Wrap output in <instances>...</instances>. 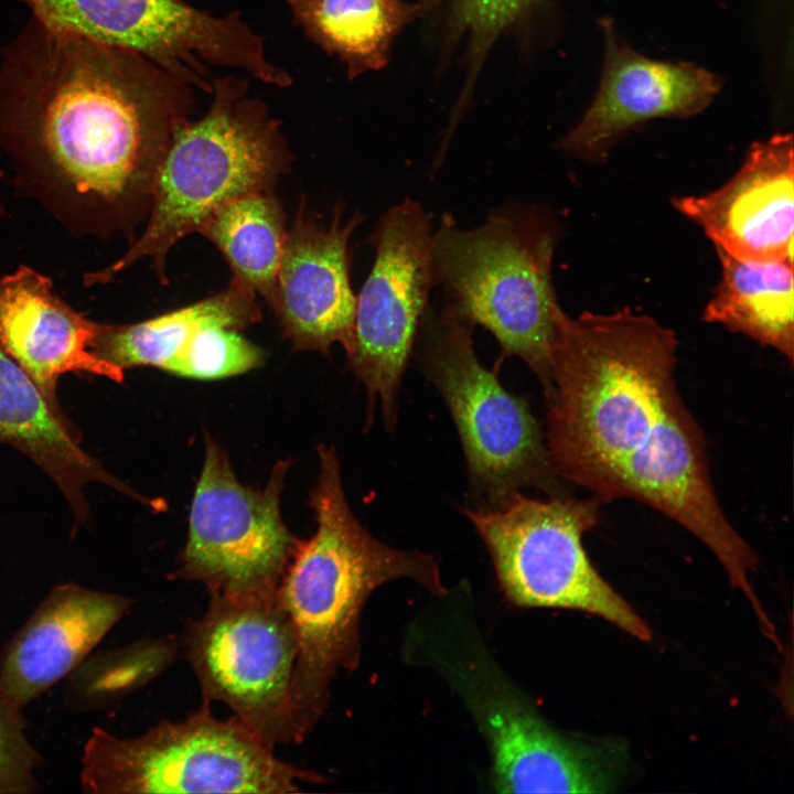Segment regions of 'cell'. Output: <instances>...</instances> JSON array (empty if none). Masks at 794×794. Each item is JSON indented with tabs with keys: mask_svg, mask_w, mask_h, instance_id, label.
<instances>
[{
	"mask_svg": "<svg viewBox=\"0 0 794 794\" xmlns=\"http://www.w3.org/2000/svg\"><path fill=\"white\" fill-rule=\"evenodd\" d=\"M190 109L189 86L143 55L34 18L0 57L13 185L77 238H137Z\"/></svg>",
	"mask_w": 794,
	"mask_h": 794,
	"instance_id": "1",
	"label": "cell"
},
{
	"mask_svg": "<svg viewBox=\"0 0 794 794\" xmlns=\"http://www.w3.org/2000/svg\"><path fill=\"white\" fill-rule=\"evenodd\" d=\"M545 441L558 478L600 503L630 498L706 545L748 599L758 565L710 476L704 431L676 380L675 332L624 308L572 318L557 303Z\"/></svg>",
	"mask_w": 794,
	"mask_h": 794,
	"instance_id": "2",
	"label": "cell"
},
{
	"mask_svg": "<svg viewBox=\"0 0 794 794\" xmlns=\"http://www.w3.org/2000/svg\"><path fill=\"white\" fill-rule=\"evenodd\" d=\"M318 455L310 495L316 529L300 540L278 588L297 640L291 716L298 742L324 715L337 670L356 668L361 614L374 590L407 578L434 596L446 593L432 556L391 547L358 522L345 497L334 448L320 446Z\"/></svg>",
	"mask_w": 794,
	"mask_h": 794,
	"instance_id": "3",
	"label": "cell"
},
{
	"mask_svg": "<svg viewBox=\"0 0 794 794\" xmlns=\"http://www.w3.org/2000/svg\"><path fill=\"white\" fill-rule=\"evenodd\" d=\"M207 112L175 130L159 167L147 226L128 250L107 267L84 275L85 287L109 283L143 258L162 283L165 260L184 236L200 233L207 218L234 198L272 192L289 167L290 153L266 107L234 77L213 81Z\"/></svg>",
	"mask_w": 794,
	"mask_h": 794,
	"instance_id": "4",
	"label": "cell"
},
{
	"mask_svg": "<svg viewBox=\"0 0 794 794\" xmlns=\"http://www.w3.org/2000/svg\"><path fill=\"white\" fill-rule=\"evenodd\" d=\"M558 239L551 215L519 205L491 213L472 229L459 228L446 214L432 234L433 280L443 287L447 304L490 331L504 355L525 362L544 391L558 303L551 280Z\"/></svg>",
	"mask_w": 794,
	"mask_h": 794,
	"instance_id": "5",
	"label": "cell"
},
{
	"mask_svg": "<svg viewBox=\"0 0 794 794\" xmlns=\"http://www.w3.org/2000/svg\"><path fill=\"white\" fill-rule=\"evenodd\" d=\"M210 702L181 722H160L122 739L95 727L81 760L90 794L292 793L321 776L287 764L236 717L222 721Z\"/></svg>",
	"mask_w": 794,
	"mask_h": 794,
	"instance_id": "6",
	"label": "cell"
},
{
	"mask_svg": "<svg viewBox=\"0 0 794 794\" xmlns=\"http://www.w3.org/2000/svg\"><path fill=\"white\" fill-rule=\"evenodd\" d=\"M594 497L543 501L516 493L496 507L463 513L484 541L506 598L522 608L586 611L641 641L652 632L596 570L582 540L600 515Z\"/></svg>",
	"mask_w": 794,
	"mask_h": 794,
	"instance_id": "7",
	"label": "cell"
},
{
	"mask_svg": "<svg viewBox=\"0 0 794 794\" xmlns=\"http://www.w3.org/2000/svg\"><path fill=\"white\" fill-rule=\"evenodd\" d=\"M473 329L446 304L430 322L425 362L457 426L470 485L482 506L496 507L524 486L552 490L558 476L526 401L480 363Z\"/></svg>",
	"mask_w": 794,
	"mask_h": 794,
	"instance_id": "8",
	"label": "cell"
},
{
	"mask_svg": "<svg viewBox=\"0 0 794 794\" xmlns=\"http://www.w3.org/2000/svg\"><path fill=\"white\" fill-rule=\"evenodd\" d=\"M186 658L205 701H221L267 745L298 743L291 716L297 640L278 590L210 593L184 634Z\"/></svg>",
	"mask_w": 794,
	"mask_h": 794,
	"instance_id": "9",
	"label": "cell"
},
{
	"mask_svg": "<svg viewBox=\"0 0 794 794\" xmlns=\"http://www.w3.org/2000/svg\"><path fill=\"white\" fill-rule=\"evenodd\" d=\"M289 466V460H280L265 489L247 487L227 452L205 433L187 540L173 577L204 583L210 593L276 592L300 543L280 514Z\"/></svg>",
	"mask_w": 794,
	"mask_h": 794,
	"instance_id": "10",
	"label": "cell"
},
{
	"mask_svg": "<svg viewBox=\"0 0 794 794\" xmlns=\"http://www.w3.org/2000/svg\"><path fill=\"white\" fill-rule=\"evenodd\" d=\"M49 26L135 51L176 81L211 92L210 66L270 82L276 65L237 12L215 17L183 0H20Z\"/></svg>",
	"mask_w": 794,
	"mask_h": 794,
	"instance_id": "11",
	"label": "cell"
},
{
	"mask_svg": "<svg viewBox=\"0 0 794 794\" xmlns=\"http://www.w3.org/2000/svg\"><path fill=\"white\" fill-rule=\"evenodd\" d=\"M431 216L411 198L385 212L369 236L375 259L360 293L351 342L345 350L364 384L368 422L376 403L393 430L400 383L434 286Z\"/></svg>",
	"mask_w": 794,
	"mask_h": 794,
	"instance_id": "12",
	"label": "cell"
},
{
	"mask_svg": "<svg viewBox=\"0 0 794 794\" xmlns=\"http://www.w3.org/2000/svg\"><path fill=\"white\" fill-rule=\"evenodd\" d=\"M460 679L492 755L500 793H608L623 775L624 752L611 741L569 738L513 690L478 675Z\"/></svg>",
	"mask_w": 794,
	"mask_h": 794,
	"instance_id": "13",
	"label": "cell"
},
{
	"mask_svg": "<svg viewBox=\"0 0 794 794\" xmlns=\"http://www.w3.org/2000/svg\"><path fill=\"white\" fill-rule=\"evenodd\" d=\"M604 64L598 93L578 124L557 147L587 160L605 158L627 131L656 118L689 117L705 110L720 78L688 63L656 61L633 51L612 22H601Z\"/></svg>",
	"mask_w": 794,
	"mask_h": 794,
	"instance_id": "14",
	"label": "cell"
},
{
	"mask_svg": "<svg viewBox=\"0 0 794 794\" xmlns=\"http://www.w3.org/2000/svg\"><path fill=\"white\" fill-rule=\"evenodd\" d=\"M794 163L792 133L752 144L741 167L719 189L674 197L715 248L743 261L793 262Z\"/></svg>",
	"mask_w": 794,
	"mask_h": 794,
	"instance_id": "15",
	"label": "cell"
},
{
	"mask_svg": "<svg viewBox=\"0 0 794 794\" xmlns=\"http://www.w3.org/2000/svg\"><path fill=\"white\" fill-rule=\"evenodd\" d=\"M361 222L358 213L343 221L339 207L328 224L301 210L287 232L270 307L294 351L347 348L356 310L348 242Z\"/></svg>",
	"mask_w": 794,
	"mask_h": 794,
	"instance_id": "16",
	"label": "cell"
},
{
	"mask_svg": "<svg viewBox=\"0 0 794 794\" xmlns=\"http://www.w3.org/2000/svg\"><path fill=\"white\" fill-rule=\"evenodd\" d=\"M132 600L75 582L56 584L0 653V689L21 711L71 675Z\"/></svg>",
	"mask_w": 794,
	"mask_h": 794,
	"instance_id": "17",
	"label": "cell"
},
{
	"mask_svg": "<svg viewBox=\"0 0 794 794\" xmlns=\"http://www.w3.org/2000/svg\"><path fill=\"white\" fill-rule=\"evenodd\" d=\"M97 322L65 302L50 277L21 265L0 278V346L65 414L57 383L67 373H87L121 383L125 373L90 350Z\"/></svg>",
	"mask_w": 794,
	"mask_h": 794,
	"instance_id": "18",
	"label": "cell"
},
{
	"mask_svg": "<svg viewBox=\"0 0 794 794\" xmlns=\"http://www.w3.org/2000/svg\"><path fill=\"white\" fill-rule=\"evenodd\" d=\"M0 443L21 452L45 472L67 501L74 522L90 518L88 483H101L147 504L148 498L109 473L81 447V433L53 408L32 378L0 346Z\"/></svg>",
	"mask_w": 794,
	"mask_h": 794,
	"instance_id": "19",
	"label": "cell"
},
{
	"mask_svg": "<svg viewBox=\"0 0 794 794\" xmlns=\"http://www.w3.org/2000/svg\"><path fill=\"white\" fill-rule=\"evenodd\" d=\"M260 319L256 293L233 277L226 289L191 305L130 324L97 322L90 350L124 373L140 366L163 371L200 329L238 331Z\"/></svg>",
	"mask_w": 794,
	"mask_h": 794,
	"instance_id": "20",
	"label": "cell"
},
{
	"mask_svg": "<svg viewBox=\"0 0 794 794\" xmlns=\"http://www.w3.org/2000/svg\"><path fill=\"white\" fill-rule=\"evenodd\" d=\"M307 35L350 79L383 69L403 30L432 11L423 0H283Z\"/></svg>",
	"mask_w": 794,
	"mask_h": 794,
	"instance_id": "21",
	"label": "cell"
},
{
	"mask_svg": "<svg viewBox=\"0 0 794 794\" xmlns=\"http://www.w3.org/2000/svg\"><path fill=\"white\" fill-rule=\"evenodd\" d=\"M721 277L702 319L794 360V280L791 261H743L717 249Z\"/></svg>",
	"mask_w": 794,
	"mask_h": 794,
	"instance_id": "22",
	"label": "cell"
},
{
	"mask_svg": "<svg viewBox=\"0 0 794 794\" xmlns=\"http://www.w3.org/2000/svg\"><path fill=\"white\" fill-rule=\"evenodd\" d=\"M552 0H443L439 68L462 47L463 81L444 129L448 146L474 98L480 75L494 45L507 34L523 39L550 9ZM440 6V7H441Z\"/></svg>",
	"mask_w": 794,
	"mask_h": 794,
	"instance_id": "23",
	"label": "cell"
},
{
	"mask_svg": "<svg viewBox=\"0 0 794 794\" xmlns=\"http://www.w3.org/2000/svg\"><path fill=\"white\" fill-rule=\"evenodd\" d=\"M200 233L223 254L234 277L271 305L287 232L272 192H254L214 212Z\"/></svg>",
	"mask_w": 794,
	"mask_h": 794,
	"instance_id": "24",
	"label": "cell"
},
{
	"mask_svg": "<svg viewBox=\"0 0 794 794\" xmlns=\"http://www.w3.org/2000/svg\"><path fill=\"white\" fill-rule=\"evenodd\" d=\"M260 347L236 330L207 325L192 335L163 371L194 379H219L246 373L264 363Z\"/></svg>",
	"mask_w": 794,
	"mask_h": 794,
	"instance_id": "25",
	"label": "cell"
},
{
	"mask_svg": "<svg viewBox=\"0 0 794 794\" xmlns=\"http://www.w3.org/2000/svg\"><path fill=\"white\" fill-rule=\"evenodd\" d=\"M42 764V755L25 733L21 710L0 689V794L36 792Z\"/></svg>",
	"mask_w": 794,
	"mask_h": 794,
	"instance_id": "26",
	"label": "cell"
},
{
	"mask_svg": "<svg viewBox=\"0 0 794 794\" xmlns=\"http://www.w3.org/2000/svg\"><path fill=\"white\" fill-rule=\"evenodd\" d=\"M429 6H431V9L434 11L440 8L443 0H425Z\"/></svg>",
	"mask_w": 794,
	"mask_h": 794,
	"instance_id": "27",
	"label": "cell"
},
{
	"mask_svg": "<svg viewBox=\"0 0 794 794\" xmlns=\"http://www.w3.org/2000/svg\"><path fill=\"white\" fill-rule=\"evenodd\" d=\"M6 215V210L3 205L0 203V218H2Z\"/></svg>",
	"mask_w": 794,
	"mask_h": 794,
	"instance_id": "28",
	"label": "cell"
}]
</instances>
